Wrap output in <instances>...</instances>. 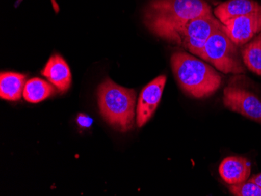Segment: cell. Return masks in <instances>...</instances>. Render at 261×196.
<instances>
[{
  "label": "cell",
  "mask_w": 261,
  "mask_h": 196,
  "mask_svg": "<svg viewBox=\"0 0 261 196\" xmlns=\"http://www.w3.org/2000/svg\"><path fill=\"white\" fill-rule=\"evenodd\" d=\"M261 11V5L254 0H228L214 10L215 17L224 24L228 20L240 16Z\"/></svg>",
  "instance_id": "obj_11"
},
{
  "label": "cell",
  "mask_w": 261,
  "mask_h": 196,
  "mask_svg": "<svg viewBox=\"0 0 261 196\" xmlns=\"http://www.w3.org/2000/svg\"><path fill=\"white\" fill-rule=\"evenodd\" d=\"M173 74L181 90L196 99L209 97L218 90L222 79L214 67L186 52L172 54Z\"/></svg>",
  "instance_id": "obj_1"
},
{
  "label": "cell",
  "mask_w": 261,
  "mask_h": 196,
  "mask_svg": "<svg viewBox=\"0 0 261 196\" xmlns=\"http://www.w3.org/2000/svg\"><path fill=\"white\" fill-rule=\"evenodd\" d=\"M222 25L215 16L211 14L164 29L158 32L156 36L175 42L191 53L199 57L209 38Z\"/></svg>",
  "instance_id": "obj_4"
},
{
  "label": "cell",
  "mask_w": 261,
  "mask_h": 196,
  "mask_svg": "<svg viewBox=\"0 0 261 196\" xmlns=\"http://www.w3.org/2000/svg\"><path fill=\"white\" fill-rule=\"evenodd\" d=\"M241 55L243 64L252 72L261 76V32L243 45Z\"/></svg>",
  "instance_id": "obj_14"
},
{
  "label": "cell",
  "mask_w": 261,
  "mask_h": 196,
  "mask_svg": "<svg viewBox=\"0 0 261 196\" xmlns=\"http://www.w3.org/2000/svg\"><path fill=\"white\" fill-rule=\"evenodd\" d=\"M26 76L16 72L0 74V97L8 101L20 100L25 86Z\"/></svg>",
  "instance_id": "obj_12"
},
{
  "label": "cell",
  "mask_w": 261,
  "mask_h": 196,
  "mask_svg": "<svg viewBox=\"0 0 261 196\" xmlns=\"http://www.w3.org/2000/svg\"><path fill=\"white\" fill-rule=\"evenodd\" d=\"M211 14L212 8L206 0H152L145 10L144 22L156 35L164 29Z\"/></svg>",
  "instance_id": "obj_2"
},
{
  "label": "cell",
  "mask_w": 261,
  "mask_h": 196,
  "mask_svg": "<svg viewBox=\"0 0 261 196\" xmlns=\"http://www.w3.org/2000/svg\"><path fill=\"white\" fill-rule=\"evenodd\" d=\"M218 171L224 182L234 185L249 180L251 174V164L246 158L228 156L221 162Z\"/></svg>",
  "instance_id": "obj_10"
},
{
  "label": "cell",
  "mask_w": 261,
  "mask_h": 196,
  "mask_svg": "<svg viewBox=\"0 0 261 196\" xmlns=\"http://www.w3.org/2000/svg\"><path fill=\"white\" fill-rule=\"evenodd\" d=\"M229 191L236 196H261V187L249 181L230 185Z\"/></svg>",
  "instance_id": "obj_15"
},
{
  "label": "cell",
  "mask_w": 261,
  "mask_h": 196,
  "mask_svg": "<svg viewBox=\"0 0 261 196\" xmlns=\"http://www.w3.org/2000/svg\"><path fill=\"white\" fill-rule=\"evenodd\" d=\"M228 37L237 46H243L261 32V11L240 16L223 24Z\"/></svg>",
  "instance_id": "obj_8"
},
{
  "label": "cell",
  "mask_w": 261,
  "mask_h": 196,
  "mask_svg": "<svg viewBox=\"0 0 261 196\" xmlns=\"http://www.w3.org/2000/svg\"><path fill=\"white\" fill-rule=\"evenodd\" d=\"M223 103L232 112L261 124V100L253 92L238 86H227Z\"/></svg>",
  "instance_id": "obj_6"
},
{
  "label": "cell",
  "mask_w": 261,
  "mask_h": 196,
  "mask_svg": "<svg viewBox=\"0 0 261 196\" xmlns=\"http://www.w3.org/2000/svg\"><path fill=\"white\" fill-rule=\"evenodd\" d=\"M55 93V88L51 83L39 77H34L26 82L23 97L31 103H38L54 96Z\"/></svg>",
  "instance_id": "obj_13"
},
{
  "label": "cell",
  "mask_w": 261,
  "mask_h": 196,
  "mask_svg": "<svg viewBox=\"0 0 261 196\" xmlns=\"http://www.w3.org/2000/svg\"><path fill=\"white\" fill-rule=\"evenodd\" d=\"M248 181H252V182L255 183V184H258L259 186L261 187V173H259L258 175H254L252 178H249Z\"/></svg>",
  "instance_id": "obj_17"
},
{
  "label": "cell",
  "mask_w": 261,
  "mask_h": 196,
  "mask_svg": "<svg viewBox=\"0 0 261 196\" xmlns=\"http://www.w3.org/2000/svg\"><path fill=\"white\" fill-rule=\"evenodd\" d=\"M77 122L82 128H89L92 125L93 121H92V118L86 116L85 114H80L77 116Z\"/></svg>",
  "instance_id": "obj_16"
},
{
  "label": "cell",
  "mask_w": 261,
  "mask_h": 196,
  "mask_svg": "<svg viewBox=\"0 0 261 196\" xmlns=\"http://www.w3.org/2000/svg\"><path fill=\"white\" fill-rule=\"evenodd\" d=\"M53 7H54V10L56 12L58 13L59 11V6L58 4L56 2V0H52Z\"/></svg>",
  "instance_id": "obj_18"
},
{
  "label": "cell",
  "mask_w": 261,
  "mask_h": 196,
  "mask_svg": "<svg viewBox=\"0 0 261 196\" xmlns=\"http://www.w3.org/2000/svg\"><path fill=\"white\" fill-rule=\"evenodd\" d=\"M167 77L158 76L141 91L136 106V124L142 128L150 120L162 98Z\"/></svg>",
  "instance_id": "obj_7"
},
{
  "label": "cell",
  "mask_w": 261,
  "mask_h": 196,
  "mask_svg": "<svg viewBox=\"0 0 261 196\" xmlns=\"http://www.w3.org/2000/svg\"><path fill=\"white\" fill-rule=\"evenodd\" d=\"M98 103L102 118L117 131L133 129L136 117V92L106 79L98 89Z\"/></svg>",
  "instance_id": "obj_3"
},
{
  "label": "cell",
  "mask_w": 261,
  "mask_h": 196,
  "mask_svg": "<svg viewBox=\"0 0 261 196\" xmlns=\"http://www.w3.org/2000/svg\"><path fill=\"white\" fill-rule=\"evenodd\" d=\"M42 74L61 93L70 89L72 77L65 60L58 54L52 55L42 71Z\"/></svg>",
  "instance_id": "obj_9"
},
{
  "label": "cell",
  "mask_w": 261,
  "mask_h": 196,
  "mask_svg": "<svg viewBox=\"0 0 261 196\" xmlns=\"http://www.w3.org/2000/svg\"><path fill=\"white\" fill-rule=\"evenodd\" d=\"M238 47L222 25L209 38L199 57L224 74H242L246 70Z\"/></svg>",
  "instance_id": "obj_5"
}]
</instances>
